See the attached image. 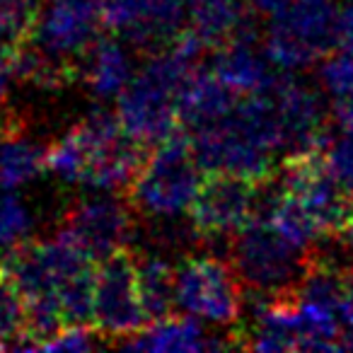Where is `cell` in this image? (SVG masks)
Returning a JSON list of instances; mask_svg holds the SVG:
<instances>
[{"mask_svg":"<svg viewBox=\"0 0 353 353\" xmlns=\"http://www.w3.org/2000/svg\"><path fill=\"white\" fill-rule=\"evenodd\" d=\"M150 148L136 141L117 114L99 109L46 148V172L65 184L121 192L131 187Z\"/></svg>","mask_w":353,"mask_h":353,"instance_id":"6da1fadb","label":"cell"},{"mask_svg":"<svg viewBox=\"0 0 353 353\" xmlns=\"http://www.w3.org/2000/svg\"><path fill=\"white\" fill-rule=\"evenodd\" d=\"M201 184L203 165L192 133L182 126L150 148L126 189V201L148 218H176L189 213Z\"/></svg>","mask_w":353,"mask_h":353,"instance_id":"7a4b0ae2","label":"cell"},{"mask_svg":"<svg viewBox=\"0 0 353 353\" xmlns=\"http://www.w3.org/2000/svg\"><path fill=\"white\" fill-rule=\"evenodd\" d=\"M196 63L172 49L152 54L150 63L133 75L128 88L119 94L117 117L136 141L155 145L182 128L179 99Z\"/></svg>","mask_w":353,"mask_h":353,"instance_id":"3957f363","label":"cell"},{"mask_svg":"<svg viewBox=\"0 0 353 353\" xmlns=\"http://www.w3.org/2000/svg\"><path fill=\"white\" fill-rule=\"evenodd\" d=\"M307 261L310 250L281 235L261 213L230 237V264L247 290L266 295L298 290Z\"/></svg>","mask_w":353,"mask_h":353,"instance_id":"277c9868","label":"cell"},{"mask_svg":"<svg viewBox=\"0 0 353 353\" xmlns=\"http://www.w3.org/2000/svg\"><path fill=\"white\" fill-rule=\"evenodd\" d=\"M336 46V8L332 0H290L271 17L264 54L279 70L317 63Z\"/></svg>","mask_w":353,"mask_h":353,"instance_id":"5b68a950","label":"cell"},{"mask_svg":"<svg viewBox=\"0 0 353 353\" xmlns=\"http://www.w3.org/2000/svg\"><path fill=\"white\" fill-rule=\"evenodd\" d=\"M269 184L235 172H208L189 208L194 232L203 240L240 232L261 213Z\"/></svg>","mask_w":353,"mask_h":353,"instance_id":"8992f818","label":"cell"},{"mask_svg":"<svg viewBox=\"0 0 353 353\" xmlns=\"http://www.w3.org/2000/svg\"><path fill=\"white\" fill-rule=\"evenodd\" d=\"M176 271V307L213 324H237L242 317V285L237 271L213 254H187Z\"/></svg>","mask_w":353,"mask_h":353,"instance_id":"52a82bcc","label":"cell"},{"mask_svg":"<svg viewBox=\"0 0 353 353\" xmlns=\"http://www.w3.org/2000/svg\"><path fill=\"white\" fill-rule=\"evenodd\" d=\"M102 30L99 0H49L22 44L83 73L85 56L97 44Z\"/></svg>","mask_w":353,"mask_h":353,"instance_id":"ba28073f","label":"cell"},{"mask_svg":"<svg viewBox=\"0 0 353 353\" xmlns=\"http://www.w3.org/2000/svg\"><path fill=\"white\" fill-rule=\"evenodd\" d=\"M148 322L150 319L138 285V261L126 247L97 264L92 327L102 339H121L123 343Z\"/></svg>","mask_w":353,"mask_h":353,"instance_id":"9c48e42d","label":"cell"},{"mask_svg":"<svg viewBox=\"0 0 353 353\" xmlns=\"http://www.w3.org/2000/svg\"><path fill=\"white\" fill-rule=\"evenodd\" d=\"M281 187L293 194L314 218L324 237L341 235L353 221V201L341 192L324 165L322 148L295 152L283 160Z\"/></svg>","mask_w":353,"mask_h":353,"instance_id":"30bf717a","label":"cell"},{"mask_svg":"<svg viewBox=\"0 0 353 353\" xmlns=\"http://www.w3.org/2000/svg\"><path fill=\"white\" fill-rule=\"evenodd\" d=\"M104 30L152 54L165 51L189 17V0H99Z\"/></svg>","mask_w":353,"mask_h":353,"instance_id":"8fae6325","label":"cell"},{"mask_svg":"<svg viewBox=\"0 0 353 353\" xmlns=\"http://www.w3.org/2000/svg\"><path fill=\"white\" fill-rule=\"evenodd\" d=\"M61 232L99 264L128 247L133 237V208L119 199H85L68 208Z\"/></svg>","mask_w":353,"mask_h":353,"instance_id":"7c38bea8","label":"cell"},{"mask_svg":"<svg viewBox=\"0 0 353 353\" xmlns=\"http://www.w3.org/2000/svg\"><path fill=\"white\" fill-rule=\"evenodd\" d=\"M269 90L276 102V112H279L285 157L322 148L329 133L327 109H324L317 90L290 78L285 70H281Z\"/></svg>","mask_w":353,"mask_h":353,"instance_id":"4fadbf2b","label":"cell"},{"mask_svg":"<svg viewBox=\"0 0 353 353\" xmlns=\"http://www.w3.org/2000/svg\"><path fill=\"white\" fill-rule=\"evenodd\" d=\"M252 10V0H189V27L213 51L235 39H256Z\"/></svg>","mask_w":353,"mask_h":353,"instance_id":"5bb4252c","label":"cell"},{"mask_svg":"<svg viewBox=\"0 0 353 353\" xmlns=\"http://www.w3.org/2000/svg\"><path fill=\"white\" fill-rule=\"evenodd\" d=\"M256 39H235L230 44L213 49L211 70L240 97L264 92L279 78L266 54H259L254 46Z\"/></svg>","mask_w":353,"mask_h":353,"instance_id":"9a60e30c","label":"cell"},{"mask_svg":"<svg viewBox=\"0 0 353 353\" xmlns=\"http://www.w3.org/2000/svg\"><path fill=\"white\" fill-rule=\"evenodd\" d=\"M237 102H240V94L232 92L211 68H194L182 90L179 119L187 131H199L223 119Z\"/></svg>","mask_w":353,"mask_h":353,"instance_id":"2e32d148","label":"cell"},{"mask_svg":"<svg viewBox=\"0 0 353 353\" xmlns=\"http://www.w3.org/2000/svg\"><path fill=\"white\" fill-rule=\"evenodd\" d=\"M121 346L136 351H206V348H225L228 343L206 339V332L194 322L192 314H170L145 324Z\"/></svg>","mask_w":353,"mask_h":353,"instance_id":"e0dca14e","label":"cell"},{"mask_svg":"<svg viewBox=\"0 0 353 353\" xmlns=\"http://www.w3.org/2000/svg\"><path fill=\"white\" fill-rule=\"evenodd\" d=\"M83 75L85 83L99 99H119V94L128 88L136 73H133V63L126 46H121L112 37H107V39L99 37L97 44L85 56Z\"/></svg>","mask_w":353,"mask_h":353,"instance_id":"ac0fdd59","label":"cell"},{"mask_svg":"<svg viewBox=\"0 0 353 353\" xmlns=\"http://www.w3.org/2000/svg\"><path fill=\"white\" fill-rule=\"evenodd\" d=\"M46 170V150L20 136V123L0 136V187L20 189Z\"/></svg>","mask_w":353,"mask_h":353,"instance_id":"d6986e66","label":"cell"},{"mask_svg":"<svg viewBox=\"0 0 353 353\" xmlns=\"http://www.w3.org/2000/svg\"><path fill=\"white\" fill-rule=\"evenodd\" d=\"M138 285L148 319L170 317L176 307V271L162 256H138ZM148 322V324H150Z\"/></svg>","mask_w":353,"mask_h":353,"instance_id":"ffe728a7","label":"cell"},{"mask_svg":"<svg viewBox=\"0 0 353 353\" xmlns=\"http://www.w3.org/2000/svg\"><path fill=\"white\" fill-rule=\"evenodd\" d=\"M0 348H32L27 303L15 274L0 254Z\"/></svg>","mask_w":353,"mask_h":353,"instance_id":"44dd1931","label":"cell"},{"mask_svg":"<svg viewBox=\"0 0 353 353\" xmlns=\"http://www.w3.org/2000/svg\"><path fill=\"white\" fill-rule=\"evenodd\" d=\"M30 230L32 216L27 206L12 194V189L0 187V254L30 240Z\"/></svg>","mask_w":353,"mask_h":353,"instance_id":"7402d4cb","label":"cell"},{"mask_svg":"<svg viewBox=\"0 0 353 353\" xmlns=\"http://www.w3.org/2000/svg\"><path fill=\"white\" fill-rule=\"evenodd\" d=\"M39 12V0H0V39L10 41L12 46L22 44Z\"/></svg>","mask_w":353,"mask_h":353,"instance_id":"603a6c76","label":"cell"},{"mask_svg":"<svg viewBox=\"0 0 353 353\" xmlns=\"http://www.w3.org/2000/svg\"><path fill=\"white\" fill-rule=\"evenodd\" d=\"M322 157L334 182L341 187V192L353 201V133L339 138H327L322 145Z\"/></svg>","mask_w":353,"mask_h":353,"instance_id":"cb8c5ba5","label":"cell"},{"mask_svg":"<svg viewBox=\"0 0 353 353\" xmlns=\"http://www.w3.org/2000/svg\"><path fill=\"white\" fill-rule=\"evenodd\" d=\"M319 88L332 97H341V94L353 92V54L346 49L332 54L329 51L324 59H319L317 70Z\"/></svg>","mask_w":353,"mask_h":353,"instance_id":"d4e9b609","label":"cell"},{"mask_svg":"<svg viewBox=\"0 0 353 353\" xmlns=\"http://www.w3.org/2000/svg\"><path fill=\"white\" fill-rule=\"evenodd\" d=\"M94 348V334L85 324H68L59 334L41 343L39 351H90Z\"/></svg>","mask_w":353,"mask_h":353,"instance_id":"484cf974","label":"cell"},{"mask_svg":"<svg viewBox=\"0 0 353 353\" xmlns=\"http://www.w3.org/2000/svg\"><path fill=\"white\" fill-rule=\"evenodd\" d=\"M12 75H15V46L10 41L0 39V117L6 114L3 104H6Z\"/></svg>","mask_w":353,"mask_h":353,"instance_id":"4316f807","label":"cell"},{"mask_svg":"<svg viewBox=\"0 0 353 353\" xmlns=\"http://www.w3.org/2000/svg\"><path fill=\"white\" fill-rule=\"evenodd\" d=\"M336 46L353 54V0H343L336 10Z\"/></svg>","mask_w":353,"mask_h":353,"instance_id":"83f0119b","label":"cell"},{"mask_svg":"<svg viewBox=\"0 0 353 353\" xmlns=\"http://www.w3.org/2000/svg\"><path fill=\"white\" fill-rule=\"evenodd\" d=\"M332 119L336 121V126L346 133H353V92L334 97L332 104Z\"/></svg>","mask_w":353,"mask_h":353,"instance_id":"f1b7e54d","label":"cell"},{"mask_svg":"<svg viewBox=\"0 0 353 353\" xmlns=\"http://www.w3.org/2000/svg\"><path fill=\"white\" fill-rule=\"evenodd\" d=\"M12 126H17L15 119H10V117H8V114H3V117H0V136H3V133H6V131H10Z\"/></svg>","mask_w":353,"mask_h":353,"instance_id":"f546056e","label":"cell"}]
</instances>
